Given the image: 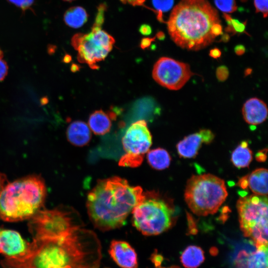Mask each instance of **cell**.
<instances>
[{"mask_svg":"<svg viewBox=\"0 0 268 268\" xmlns=\"http://www.w3.org/2000/svg\"><path fill=\"white\" fill-rule=\"evenodd\" d=\"M100 242L80 220L57 235L33 237L22 255L2 261L6 268H99Z\"/></svg>","mask_w":268,"mask_h":268,"instance_id":"cell-1","label":"cell"},{"mask_svg":"<svg viewBox=\"0 0 268 268\" xmlns=\"http://www.w3.org/2000/svg\"><path fill=\"white\" fill-rule=\"evenodd\" d=\"M144 198L140 187L131 186L126 179L114 176L100 180L87 196L88 214L101 230L119 228Z\"/></svg>","mask_w":268,"mask_h":268,"instance_id":"cell-2","label":"cell"},{"mask_svg":"<svg viewBox=\"0 0 268 268\" xmlns=\"http://www.w3.org/2000/svg\"><path fill=\"white\" fill-rule=\"evenodd\" d=\"M218 16L207 0H181L167 22L168 32L178 46L198 51L214 41L211 28L220 23Z\"/></svg>","mask_w":268,"mask_h":268,"instance_id":"cell-3","label":"cell"},{"mask_svg":"<svg viewBox=\"0 0 268 268\" xmlns=\"http://www.w3.org/2000/svg\"><path fill=\"white\" fill-rule=\"evenodd\" d=\"M46 188L43 179L29 176L5 186L0 195V217L6 221L30 219L43 205Z\"/></svg>","mask_w":268,"mask_h":268,"instance_id":"cell-4","label":"cell"},{"mask_svg":"<svg viewBox=\"0 0 268 268\" xmlns=\"http://www.w3.org/2000/svg\"><path fill=\"white\" fill-rule=\"evenodd\" d=\"M227 196L224 180L210 174L193 175L187 182L184 194L189 208L198 216L215 213Z\"/></svg>","mask_w":268,"mask_h":268,"instance_id":"cell-5","label":"cell"},{"mask_svg":"<svg viewBox=\"0 0 268 268\" xmlns=\"http://www.w3.org/2000/svg\"><path fill=\"white\" fill-rule=\"evenodd\" d=\"M132 213L133 225L145 235H158L167 230L175 222L176 214L173 202L154 192L145 195Z\"/></svg>","mask_w":268,"mask_h":268,"instance_id":"cell-6","label":"cell"},{"mask_svg":"<svg viewBox=\"0 0 268 268\" xmlns=\"http://www.w3.org/2000/svg\"><path fill=\"white\" fill-rule=\"evenodd\" d=\"M236 207L240 229L256 247L268 246L267 196L252 195L240 197Z\"/></svg>","mask_w":268,"mask_h":268,"instance_id":"cell-7","label":"cell"},{"mask_svg":"<svg viewBox=\"0 0 268 268\" xmlns=\"http://www.w3.org/2000/svg\"><path fill=\"white\" fill-rule=\"evenodd\" d=\"M114 38L101 28L92 27L88 34L78 33L71 39V45L77 51V60L93 69L99 67L97 63L104 60L112 50Z\"/></svg>","mask_w":268,"mask_h":268,"instance_id":"cell-8","label":"cell"},{"mask_svg":"<svg viewBox=\"0 0 268 268\" xmlns=\"http://www.w3.org/2000/svg\"><path fill=\"white\" fill-rule=\"evenodd\" d=\"M122 144L126 153L120 159L119 165L139 166L152 144V136L146 121L141 120L132 124L122 138Z\"/></svg>","mask_w":268,"mask_h":268,"instance_id":"cell-9","label":"cell"},{"mask_svg":"<svg viewBox=\"0 0 268 268\" xmlns=\"http://www.w3.org/2000/svg\"><path fill=\"white\" fill-rule=\"evenodd\" d=\"M79 220L73 210L66 208L40 210L30 218L29 230L33 237L53 236L68 230Z\"/></svg>","mask_w":268,"mask_h":268,"instance_id":"cell-10","label":"cell"},{"mask_svg":"<svg viewBox=\"0 0 268 268\" xmlns=\"http://www.w3.org/2000/svg\"><path fill=\"white\" fill-rule=\"evenodd\" d=\"M194 74L188 64L168 57L160 58L152 70L154 80L172 90L181 89Z\"/></svg>","mask_w":268,"mask_h":268,"instance_id":"cell-11","label":"cell"},{"mask_svg":"<svg viewBox=\"0 0 268 268\" xmlns=\"http://www.w3.org/2000/svg\"><path fill=\"white\" fill-rule=\"evenodd\" d=\"M214 137V134L210 130H201L198 133L185 136L178 143V153L182 158H194L197 155L202 144L211 143Z\"/></svg>","mask_w":268,"mask_h":268,"instance_id":"cell-12","label":"cell"},{"mask_svg":"<svg viewBox=\"0 0 268 268\" xmlns=\"http://www.w3.org/2000/svg\"><path fill=\"white\" fill-rule=\"evenodd\" d=\"M27 245L18 232L0 228V254L7 257L19 256L25 252Z\"/></svg>","mask_w":268,"mask_h":268,"instance_id":"cell-13","label":"cell"},{"mask_svg":"<svg viewBox=\"0 0 268 268\" xmlns=\"http://www.w3.org/2000/svg\"><path fill=\"white\" fill-rule=\"evenodd\" d=\"M109 253L113 260L122 268H136V254L131 245L122 241H113Z\"/></svg>","mask_w":268,"mask_h":268,"instance_id":"cell-14","label":"cell"},{"mask_svg":"<svg viewBox=\"0 0 268 268\" xmlns=\"http://www.w3.org/2000/svg\"><path fill=\"white\" fill-rule=\"evenodd\" d=\"M252 252L241 251L235 262V268H268V246L256 248Z\"/></svg>","mask_w":268,"mask_h":268,"instance_id":"cell-15","label":"cell"},{"mask_svg":"<svg viewBox=\"0 0 268 268\" xmlns=\"http://www.w3.org/2000/svg\"><path fill=\"white\" fill-rule=\"evenodd\" d=\"M268 170L265 168H258L250 174L241 178L237 185L243 189L248 187L255 194L267 196Z\"/></svg>","mask_w":268,"mask_h":268,"instance_id":"cell-16","label":"cell"},{"mask_svg":"<svg viewBox=\"0 0 268 268\" xmlns=\"http://www.w3.org/2000/svg\"><path fill=\"white\" fill-rule=\"evenodd\" d=\"M242 111L245 122L252 125L262 124L268 117L266 104L256 97L247 100L243 105Z\"/></svg>","mask_w":268,"mask_h":268,"instance_id":"cell-17","label":"cell"},{"mask_svg":"<svg viewBox=\"0 0 268 268\" xmlns=\"http://www.w3.org/2000/svg\"><path fill=\"white\" fill-rule=\"evenodd\" d=\"M116 119V115L113 112H105L102 110H97L90 115L88 124L94 134L103 135L110 131L111 121Z\"/></svg>","mask_w":268,"mask_h":268,"instance_id":"cell-18","label":"cell"},{"mask_svg":"<svg viewBox=\"0 0 268 268\" xmlns=\"http://www.w3.org/2000/svg\"><path fill=\"white\" fill-rule=\"evenodd\" d=\"M66 134L70 143L80 147L87 144L91 136L90 130L88 125L81 121L71 123L68 127Z\"/></svg>","mask_w":268,"mask_h":268,"instance_id":"cell-19","label":"cell"},{"mask_svg":"<svg viewBox=\"0 0 268 268\" xmlns=\"http://www.w3.org/2000/svg\"><path fill=\"white\" fill-rule=\"evenodd\" d=\"M204 260L203 250L197 246H188L183 252L181 256V262L186 268H197Z\"/></svg>","mask_w":268,"mask_h":268,"instance_id":"cell-20","label":"cell"},{"mask_svg":"<svg viewBox=\"0 0 268 268\" xmlns=\"http://www.w3.org/2000/svg\"><path fill=\"white\" fill-rule=\"evenodd\" d=\"M253 159V153L248 147V143L243 141L233 150L231 160L233 165L239 168L248 167Z\"/></svg>","mask_w":268,"mask_h":268,"instance_id":"cell-21","label":"cell"},{"mask_svg":"<svg viewBox=\"0 0 268 268\" xmlns=\"http://www.w3.org/2000/svg\"><path fill=\"white\" fill-rule=\"evenodd\" d=\"M147 160L149 165L157 170L168 168L171 162V157L167 150L157 148L147 152Z\"/></svg>","mask_w":268,"mask_h":268,"instance_id":"cell-22","label":"cell"},{"mask_svg":"<svg viewBox=\"0 0 268 268\" xmlns=\"http://www.w3.org/2000/svg\"><path fill=\"white\" fill-rule=\"evenodd\" d=\"M88 14L86 10L80 6H73L68 8L65 13L64 20L68 26L78 28L81 27L87 20Z\"/></svg>","mask_w":268,"mask_h":268,"instance_id":"cell-23","label":"cell"},{"mask_svg":"<svg viewBox=\"0 0 268 268\" xmlns=\"http://www.w3.org/2000/svg\"><path fill=\"white\" fill-rule=\"evenodd\" d=\"M174 0H152L153 7L156 9L155 12L157 19L161 22H164L163 19V12L170 10L174 4Z\"/></svg>","mask_w":268,"mask_h":268,"instance_id":"cell-24","label":"cell"},{"mask_svg":"<svg viewBox=\"0 0 268 268\" xmlns=\"http://www.w3.org/2000/svg\"><path fill=\"white\" fill-rule=\"evenodd\" d=\"M216 6L225 13L235 12L237 8L235 0H214Z\"/></svg>","mask_w":268,"mask_h":268,"instance_id":"cell-25","label":"cell"},{"mask_svg":"<svg viewBox=\"0 0 268 268\" xmlns=\"http://www.w3.org/2000/svg\"><path fill=\"white\" fill-rule=\"evenodd\" d=\"M107 9L105 3H101L97 7V13L93 25V28H101L104 21V13Z\"/></svg>","mask_w":268,"mask_h":268,"instance_id":"cell-26","label":"cell"},{"mask_svg":"<svg viewBox=\"0 0 268 268\" xmlns=\"http://www.w3.org/2000/svg\"><path fill=\"white\" fill-rule=\"evenodd\" d=\"M256 12H261L263 17L266 18L268 15V0H254Z\"/></svg>","mask_w":268,"mask_h":268,"instance_id":"cell-27","label":"cell"},{"mask_svg":"<svg viewBox=\"0 0 268 268\" xmlns=\"http://www.w3.org/2000/svg\"><path fill=\"white\" fill-rule=\"evenodd\" d=\"M7 1L24 11L31 7L34 0H7Z\"/></svg>","mask_w":268,"mask_h":268,"instance_id":"cell-28","label":"cell"},{"mask_svg":"<svg viewBox=\"0 0 268 268\" xmlns=\"http://www.w3.org/2000/svg\"><path fill=\"white\" fill-rule=\"evenodd\" d=\"M246 23L247 21L241 22L237 19L232 17L231 19V26L236 33H242L245 32Z\"/></svg>","mask_w":268,"mask_h":268,"instance_id":"cell-29","label":"cell"},{"mask_svg":"<svg viewBox=\"0 0 268 268\" xmlns=\"http://www.w3.org/2000/svg\"><path fill=\"white\" fill-rule=\"evenodd\" d=\"M216 75L217 79L219 81H224L226 80L229 75L228 68L224 66H221L218 67L216 70Z\"/></svg>","mask_w":268,"mask_h":268,"instance_id":"cell-30","label":"cell"},{"mask_svg":"<svg viewBox=\"0 0 268 268\" xmlns=\"http://www.w3.org/2000/svg\"><path fill=\"white\" fill-rule=\"evenodd\" d=\"M8 67L5 61L0 58V81L3 80L6 76Z\"/></svg>","mask_w":268,"mask_h":268,"instance_id":"cell-31","label":"cell"},{"mask_svg":"<svg viewBox=\"0 0 268 268\" xmlns=\"http://www.w3.org/2000/svg\"><path fill=\"white\" fill-rule=\"evenodd\" d=\"M211 33L215 37L223 34L221 25L220 23L214 24L211 28Z\"/></svg>","mask_w":268,"mask_h":268,"instance_id":"cell-32","label":"cell"},{"mask_svg":"<svg viewBox=\"0 0 268 268\" xmlns=\"http://www.w3.org/2000/svg\"><path fill=\"white\" fill-rule=\"evenodd\" d=\"M139 32L143 35L148 36L152 33L151 27L147 24H143L139 28Z\"/></svg>","mask_w":268,"mask_h":268,"instance_id":"cell-33","label":"cell"},{"mask_svg":"<svg viewBox=\"0 0 268 268\" xmlns=\"http://www.w3.org/2000/svg\"><path fill=\"white\" fill-rule=\"evenodd\" d=\"M156 37L153 38H142L140 42V47L142 49H145L150 46L151 43L154 41Z\"/></svg>","mask_w":268,"mask_h":268,"instance_id":"cell-34","label":"cell"},{"mask_svg":"<svg viewBox=\"0 0 268 268\" xmlns=\"http://www.w3.org/2000/svg\"><path fill=\"white\" fill-rule=\"evenodd\" d=\"M267 148L260 150L256 155V158L257 160L260 162L265 161L267 158Z\"/></svg>","mask_w":268,"mask_h":268,"instance_id":"cell-35","label":"cell"},{"mask_svg":"<svg viewBox=\"0 0 268 268\" xmlns=\"http://www.w3.org/2000/svg\"><path fill=\"white\" fill-rule=\"evenodd\" d=\"M209 55L211 58L216 59L220 57L221 52L218 48H214L209 51Z\"/></svg>","mask_w":268,"mask_h":268,"instance_id":"cell-36","label":"cell"},{"mask_svg":"<svg viewBox=\"0 0 268 268\" xmlns=\"http://www.w3.org/2000/svg\"><path fill=\"white\" fill-rule=\"evenodd\" d=\"M234 52L238 56L243 55L246 52V48L243 45L238 44L235 46Z\"/></svg>","mask_w":268,"mask_h":268,"instance_id":"cell-37","label":"cell"},{"mask_svg":"<svg viewBox=\"0 0 268 268\" xmlns=\"http://www.w3.org/2000/svg\"><path fill=\"white\" fill-rule=\"evenodd\" d=\"M6 178L5 175L0 172V195L5 186Z\"/></svg>","mask_w":268,"mask_h":268,"instance_id":"cell-38","label":"cell"},{"mask_svg":"<svg viewBox=\"0 0 268 268\" xmlns=\"http://www.w3.org/2000/svg\"><path fill=\"white\" fill-rule=\"evenodd\" d=\"M156 37L160 40H163L165 38V35L163 32L159 31L156 33Z\"/></svg>","mask_w":268,"mask_h":268,"instance_id":"cell-39","label":"cell"},{"mask_svg":"<svg viewBox=\"0 0 268 268\" xmlns=\"http://www.w3.org/2000/svg\"><path fill=\"white\" fill-rule=\"evenodd\" d=\"M230 40V36L227 33H225L223 34L220 39V41L223 42H227Z\"/></svg>","mask_w":268,"mask_h":268,"instance_id":"cell-40","label":"cell"},{"mask_svg":"<svg viewBox=\"0 0 268 268\" xmlns=\"http://www.w3.org/2000/svg\"><path fill=\"white\" fill-rule=\"evenodd\" d=\"M137 0H126V1L134 6L137 5Z\"/></svg>","mask_w":268,"mask_h":268,"instance_id":"cell-41","label":"cell"},{"mask_svg":"<svg viewBox=\"0 0 268 268\" xmlns=\"http://www.w3.org/2000/svg\"><path fill=\"white\" fill-rule=\"evenodd\" d=\"M252 69L250 68H247L246 70L245 71V75H248L250 74L252 72Z\"/></svg>","mask_w":268,"mask_h":268,"instance_id":"cell-42","label":"cell"},{"mask_svg":"<svg viewBox=\"0 0 268 268\" xmlns=\"http://www.w3.org/2000/svg\"><path fill=\"white\" fill-rule=\"evenodd\" d=\"M180 268L178 267H176V266H172V267H167V268H163V267H159V268Z\"/></svg>","mask_w":268,"mask_h":268,"instance_id":"cell-43","label":"cell"},{"mask_svg":"<svg viewBox=\"0 0 268 268\" xmlns=\"http://www.w3.org/2000/svg\"><path fill=\"white\" fill-rule=\"evenodd\" d=\"M121 0V1H122V2H123V3H126L127 2L126 0Z\"/></svg>","mask_w":268,"mask_h":268,"instance_id":"cell-44","label":"cell"},{"mask_svg":"<svg viewBox=\"0 0 268 268\" xmlns=\"http://www.w3.org/2000/svg\"><path fill=\"white\" fill-rule=\"evenodd\" d=\"M241 2H246L248 0H240Z\"/></svg>","mask_w":268,"mask_h":268,"instance_id":"cell-45","label":"cell"},{"mask_svg":"<svg viewBox=\"0 0 268 268\" xmlns=\"http://www.w3.org/2000/svg\"><path fill=\"white\" fill-rule=\"evenodd\" d=\"M2 57V52L0 50V58H1Z\"/></svg>","mask_w":268,"mask_h":268,"instance_id":"cell-46","label":"cell"},{"mask_svg":"<svg viewBox=\"0 0 268 268\" xmlns=\"http://www.w3.org/2000/svg\"><path fill=\"white\" fill-rule=\"evenodd\" d=\"M65 0V1H72L74 0Z\"/></svg>","mask_w":268,"mask_h":268,"instance_id":"cell-47","label":"cell"}]
</instances>
